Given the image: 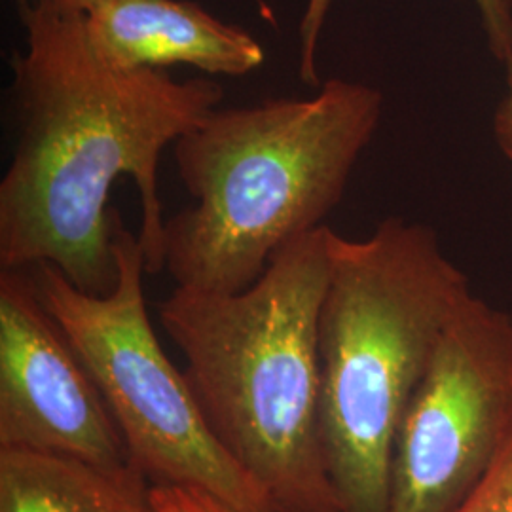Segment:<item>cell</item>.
Listing matches in <instances>:
<instances>
[{"instance_id":"obj_1","label":"cell","mask_w":512,"mask_h":512,"mask_svg":"<svg viewBox=\"0 0 512 512\" xmlns=\"http://www.w3.org/2000/svg\"><path fill=\"white\" fill-rule=\"evenodd\" d=\"M18 14L25 48L12 57L18 137L0 181V270L52 264L76 289L109 294L120 219L109 194L131 177L147 274L162 272V152L219 107L222 86L112 65L65 0H18Z\"/></svg>"},{"instance_id":"obj_2","label":"cell","mask_w":512,"mask_h":512,"mask_svg":"<svg viewBox=\"0 0 512 512\" xmlns=\"http://www.w3.org/2000/svg\"><path fill=\"white\" fill-rule=\"evenodd\" d=\"M332 234L325 224L294 239L239 293L175 287L158 306L211 431L275 512H342L321 423Z\"/></svg>"},{"instance_id":"obj_3","label":"cell","mask_w":512,"mask_h":512,"mask_svg":"<svg viewBox=\"0 0 512 512\" xmlns=\"http://www.w3.org/2000/svg\"><path fill=\"white\" fill-rule=\"evenodd\" d=\"M380 90L332 78L311 97L217 109L171 147L194 205L165 220L177 287L239 293L285 245L325 226L376 135Z\"/></svg>"},{"instance_id":"obj_4","label":"cell","mask_w":512,"mask_h":512,"mask_svg":"<svg viewBox=\"0 0 512 512\" xmlns=\"http://www.w3.org/2000/svg\"><path fill=\"white\" fill-rule=\"evenodd\" d=\"M330 253L319 317L327 469L342 512H387L406 406L473 291L421 222L389 217L363 239L334 232Z\"/></svg>"},{"instance_id":"obj_5","label":"cell","mask_w":512,"mask_h":512,"mask_svg":"<svg viewBox=\"0 0 512 512\" xmlns=\"http://www.w3.org/2000/svg\"><path fill=\"white\" fill-rule=\"evenodd\" d=\"M116 285L90 294L52 264L29 270L38 296L99 385L129 463L152 486L196 488L236 512H275L266 492L220 444L183 370L152 327L139 236L116 222Z\"/></svg>"},{"instance_id":"obj_6","label":"cell","mask_w":512,"mask_h":512,"mask_svg":"<svg viewBox=\"0 0 512 512\" xmlns=\"http://www.w3.org/2000/svg\"><path fill=\"white\" fill-rule=\"evenodd\" d=\"M512 440V315L471 296L406 406L387 512H454Z\"/></svg>"},{"instance_id":"obj_7","label":"cell","mask_w":512,"mask_h":512,"mask_svg":"<svg viewBox=\"0 0 512 512\" xmlns=\"http://www.w3.org/2000/svg\"><path fill=\"white\" fill-rule=\"evenodd\" d=\"M0 448L131 467L107 401L29 270H0Z\"/></svg>"},{"instance_id":"obj_8","label":"cell","mask_w":512,"mask_h":512,"mask_svg":"<svg viewBox=\"0 0 512 512\" xmlns=\"http://www.w3.org/2000/svg\"><path fill=\"white\" fill-rule=\"evenodd\" d=\"M86 25L97 52L124 69L188 65L243 76L266 57L253 35L188 0H99L86 12Z\"/></svg>"},{"instance_id":"obj_9","label":"cell","mask_w":512,"mask_h":512,"mask_svg":"<svg viewBox=\"0 0 512 512\" xmlns=\"http://www.w3.org/2000/svg\"><path fill=\"white\" fill-rule=\"evenodd\" d=\"M148 492L133 467L107 471L54 452L0 448V512H147Z\"/></svg>"},{"instance_id":"obj_10","label":"cell","mask_w":512,"mask_h":512,"mask_svg":"<svg viewBox=\"0 0 512 512\" xmlns=\"http://www.w3.org/2000/svg\"><path fill=\"white\" fill-rule=\"evenodd\" d=\"M454 512H512V440Z\"/></svg>"},{"instance_id":"obj_11","label":"cell","mask_w":512,"mask_h":512,"mask_svg":"<svg viewBox=\"0 0 512 512\" xmlns=\"http://www.w3.org/2000/svg\"><path fill=\"white\" fill-rule=\"evenodd\" d=\"M332 2L334 0H306V8L298 27V42H300L298 76L306 86L311 88L321 86L319 69H317V48L329 18Z\"/></svg>"},{"instance_id":"obj_12","label":"cell","mask_w":512,"mask_h":512,"mask_svg":"<svg viewBox=\"0 0 512 512\" xmlns=\"http://www.w3.org/2000/svg\"><path fill=\"white\" fill-rule=\"evenodd\" d=\"M480 16L490 52L505 63L512 57V0H471Z\"/></svg>"},{"instance_id":"obj_13","label":"cell","mask_w":512,"mask_h":512,"mask_svg":"<svg viewBox=\"0 0 512 512\" xmlns=\"http://www.w3.org/2000/svg\"><path fill=\"white\" fill-rule=\"evenodd\" d=\"M148 501L154 512H236L215 495L181 486H152Z\"/></svg>"},{"instance_id":"obj_14","label":"cell","mask_w":512,"mask_h":512,"mask_svg":"<svg viewBox=\"0 0 512 512\" xmlns=\"http://www.w3.org/2000/svg\"><path fill=\"white\" fill-rule=\"evenodd\" d=\"M507 90L494 114V137L501 154L512 164V57L505 63Z\"/></svg>"},{"instance_id":"obj_15","label":"cell","mask_w":512,"mask_h":512,"mask_svg":"<svg viewBox=\"0 0 512 512\" xmlns=\"http://www.w3.org/2000/svg\"><path fill=\"white\" fill-rule=\"evenodd\" d=\"M65 2L71 4L74 8H78V10H82V12L86 14V12L92 10L93 6H95L99 0H65Z\"/></svg>"},{"instance_id":"obj_16","label":"cell","mask_w":512,"mask_h":512,"mask_svg":"<svg viewBox=\"0 0 512 512\" xmlns=\"http://www.w3.org/2000/svg\"><path fill=\"white\" fill-rule=\"evenodd\" d=\"M147 512H154V511H152V507H150V509H148Z\"/></svg>"}]
</instances>
